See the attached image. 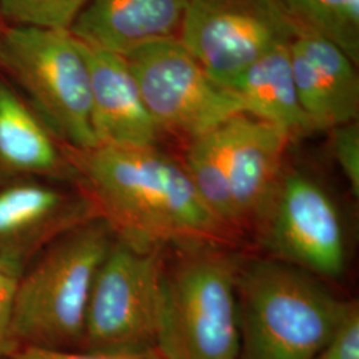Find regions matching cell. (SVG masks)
<instances>
[{
	"instance_id": "obj_9",
	"label": "cell",
	"mask_w": 359,
	"mask_h": 359,
	"mask_svg": "<svg viewBox=\"0 0 359 359\" xmlns=\"http://www.w3.org/2000/svg\"><path fill=\"white\" fill-rule=\"evenodd\" d=\"M264 241L278 261L323 277L346 266V236L339 210L317 181L301 173L283 175L259 221Z\"/></svg>"
},
{
	"instance_id": "obj_6",
	"label": "cell",
	"mask_w": 359,
	"mask_h": 359,
	"mask_svg": "<svg viewBox=\"0 0 359 359\" xmlns=\"http://www.w3.org/2000/svg\"><path fill=\"white\" fill-rule=\"evenodd\" d=\"M160 248L115 241L96 274L83 350L135 353L156 348L163 302Z\"/></svg>"
},
{
	"instance_id": "obj_8",
	"label": "cell",
	"mask_w": 359,
	"mask_h": 359,
	"mask_svg": "<svg viewBox=\"0 0 359 359\" xmlns=\"http://www.w3.org/2000/svg\"><path fill=\"white\" fill-rule=\"evenodd\" d=\"M298 28L281 0H188L179 40L224 86L277 47Z\"/></svg>"
},
{
	"instance_id": "obj_11",
	"label": "cell",
	"mask_w": 359,
	"mask_h": 359,
	"mask_svg": "<svg viewBox=\"0 0 359 359\" xmlns=\"http://www.w3.org/2000/svg\"><path fill=\"white\" fill-rule=\"evenodd\" d=\"M80 44L90 67V126L96 147H156L163 132L126 57Z\"/></svg>"
},
{
	"instance_id": "obj_14",
	"label": "cell",
	"mask_w": 359,
	"mask_h": 359,
	"mask_svg": "<svg viewBox=\"0 0 359 359\" xmlns=\"http://www.w3.org/2000/svg\"><path fill=\"white\" fill-rule=\"evenodd\" d=\"M188 0H88L69 32L80 43L126 56L179 39Z\"/></svg>"
},
{
	"instance_id": "obj_1",
	"label": "cell",
	"mask_w": 359,
	"mask_h": 359,
	"mask_svg": "<svg viewBox=\"0 0 359 359\" xmlns=\"http://www.w3.org/2000/svg\"><path fill=\"white\" fill-rule=\"evenodd\" d=\"M69 151L99 218L126 244L205 245L217 241L226 226L209 210L184 165L156 147Z\"/></svg>"
},
{
	"instance_id": "obj_21",
	"label": "cell",
	"mask_w": 359,
	"mask_h": 359,
	"mask_svg": "<svg viewBox=\"0 0 359 359\" xmlns=\"http://www.w3.org/2000/svg\"><path fill=\"white\" fill-rule=\"evenodd\" d=\"M333 130V149L337 163L345 175L351 193L359 196V128L357 121Z\"/></svg>"
},
{
	"instance_id": "obj_2",
	"label": "cell",
	"mask_w": 359,
	"mask_h": 359,
	"mask_svg": "<svg viewBox=\"0 0 359 359\" xmlns=\"http://www.w3.org/2000/svg\"><path fill=\"white\" fill-rule=\"evenodd\" d=\"M114 243L103 219L90 218L55 238L20 273L11 305L19 347L83 350L92 286Z\"/></svg>"
},
{
	"instance_id": "obj_25",
	"label": "cell",
	"mask_w": 359,
	"mask_h": 359,
	"mask_svg": "<svg viewBox=\"0 0 359 359\" xmlns=\"http://www.w3.org/2000/svg\"><path fill=\"white\" fill-rule=\"evenodd\" d=\"M1 22H3V20H1V18H0V29H1Z\"/></svg>"
},
{
	"instance_id": "obj_3",
	"label": "cell",
	"mask_w": 359,
	"mask_h": 359,
	"mask_svg": "<svg viewBox=\"0 0 359 359\" xmlns=\"http://www.w3.org/2000/svg\"><path fill=\"white\" fill-rule=\"evenodd\" d=\"M237 301L238 359H316L348 306L310 273L278 259L240 269Z\"/></svg>"
},
{
	"instance_id": "obj_13",
	"label": "cell",
	"mask_w": 359,
	"mask_h": 359,
	"mask_svg": "<svg viewBox=\"0 0 359 359\" xmlns=\"http://www.w3.org/2000/svg\"><path fill=\"white\" fill-rule=\"evenodd\" d=\"M88 206L34 180L7 184L0 189V257L22 270L41 246L90 219Z\"/></svg>"
},
{
	"instance_id": "obj_19",
	"label": "cell",
	"mask_w": 359,
	"mask_h": 359,
	"mask_svg": "<svg viewBox=\"0 0 359 359\" xmlns=\"http://www.w3.org/2000/svg\"><path fill=\"white\" fill-rule=\"evenodd\" d=\"M88 0H0V18L10 26L69 31Z\"/></svg>"
},
{
	"instance_id": "obj_10",
	"label": "cell",
	"mask_w": 359,
	"mask_h": 359,
	"mask_svg": "<svg viewBox=\"0 0 359 359\" xmlns=\"http://www.w3.org/2000/svg\"><path fill=\"white\" fill-rule=\"evenodd\" d=\"M237 224L261 221L283 180V156L292 140L253 116H234L219 127Z\"/></svg>"
},
{
	"instance_id": "obj_23",
	"label": "cell",
	"mask_w": 359,
	"mask_h": 359,
	"mask_svg": "<svg viewBox=\"0 0 359 359\" xmlns=\"http://www.w3.org/2000/svg\"><path fill=\"white\" fill-rule=\"evenodd\" d=\"M13 289L0 290V359H8L19 348L11 327Z\"/></svg>"
},
{
	"instance_id": "obj_15",
	"label": "cell",
	"mask_w": 359,
	"mask_h": 359,
	"mask_svg": "<svg viewBox=\"0 0 359 359\" xmlns=\"http://www.w3.org/2000/svg\"><path fill=\"white\" fill-rule=\"evenodd\" d=\"M289 46L264 55L228 87L241 100L246 115L269 123L294 139L314 128L297 93Z\"/></svg>"
},
{
	"instance_id": "obj_20",
	"label": "cell",
	"mask_w": 359,
	"mask_h": 359,
	"mask_svg": "<svg viewBox=\"0 0 359 359\" xmlns=\"http://www.w3.org/2000/svg\"><path fill=\"white\" fill-rule=\"evenodd\" d=\"M316 359H359V310L348 304L326 345Z\"/></svg>"
},
{
	"instance_id": "obj_22",
	"label": "cell",
	"mask_w": 359,
	"mask_h": 359,
	"mask_svg": "<svg viewBox=\"0 0 359 359\" xmlns=\"http://www.w3.org/2000/svg\"><path fill=\"white\" fill-rule=\"evenodd\" d=\"M8 359H165L157 350L135 353L90 351V350H48L38 347H19Z\"/></svg>"
},
{
	"instance_id": "obj_17",
	"label": "cell",
	"mask_w": 359,
	"mask_h": 359,
	"mask_svg": "<svg viewBox=\"0 0 359 359\" xmlns=\"http://www.w3.org/2000/svg\"><path fill=\"white\" fill-rule=\"evenodd\" d=\"M299 32L332 41L357 65L359 0H281Z\"/></svg>"
},
{
	"instance_id": "obj_18",
	"label": "cell",
	"mask_w": 359,
	"mask_h": 359,
	"mask_svg": "<svg viewBox=\"0 0 359 359\" xmlns=\"http://www.w3.org/2000/svg\"><path fill=\"white\" fill-rule=\"evenodd\" d=\"M184 168L209 210L224 225H237L219 127L189 142Z\"/></svg>"
},
{
	"instance_id": "obj_16",
	"label": "cell",
	"mask_w": 359,
	"mask_h": 359,
	"mask_svg": "<svg viewBox=\"0 0 359 359\" xmlns=\"http://www.w3.org/2000/svg\"><path fill=\"white\" fill-rule=\"evenodd\" d=\"M52 132L6 81L0 80V177L65 175Z\"/></svg>"
},
{
	"instance_id": "obj_12",
	"label": "cell",
	"mask_w": 359,
	"mask_h": 359,
	"mask_svg": "<svg viewBox=\"0 0 359 359\" xmlns=\"http://www.w3.org/2000/svg\"><path fill=\"white\" fill-rule=\"evenodd\" d=\"M289 48L297 93L314 130L357 121V65L332 41L313 34L298 32Z\"/></svg>"
},
{
	"instance_id": "obj_4",
	"label": "cell",
	"mask_w": 359,
	"mask_h": 359,
	"mask_svg": "<svg viewBox=\"0 0 359 359\" xmlns=\"http://www.w3.org/2000/svg\"><path fill=\"white\" fill-rule=\"evenodd\" d=\"M238 271L231 257L205 245L164 269L156 344L164 358H240Z\"/></svg>"
},
{
	"instance_id": "obj_24",
	"label": "cell",
	"mask_w": 359,
	"mask_h": 359,
	"mask_svg": "<svg viewBox=\"0 0 359 359\" xmlns=\"http://www.w3.org/2000/svg\"><path fill=\"white\" fill-rule=\"evenodd\" d=\"M22 270L0 257V290L13 289Z\"/></svg>"
},
{
	"instance_id": "obj_5",
	"label": "cell",
	"mask_w": 359,
	"mask_h": 359,
	"mask_svg": "<svg viewBox=\"0 0 359 359\" xmlns=\"http://www.w3.org/2000/svg\"><path fill=\"white\" fill-rule=\"evenodd\" d=\"M0 67L69 149L96 147L90 126V67L80 41L69 31L1 28Z\"/></svg>"
},
{
	"instance_id": "obj_7",
	"label": "cell",
	"mask_w": 359,
	"mask_h": 359,
	"mask_svg": "<svg viewBox=\"0 0 359 359\" xmlns=\"http://www.w3.org/2000/svg\"><path fill=\"white\" fill-rule=\"evenodd\" d=\"M124 57L161 132L192 142L245 114L238 96L212 76L179 39L156 41Z\"/></svg>"
}]
</instances>
